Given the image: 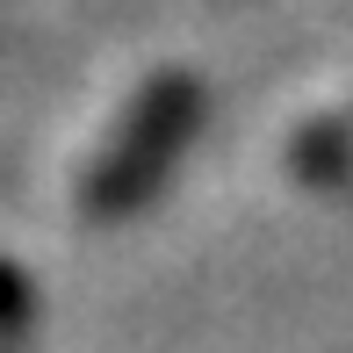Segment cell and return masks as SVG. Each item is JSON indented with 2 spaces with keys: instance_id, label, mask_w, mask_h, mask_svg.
<instances>
[{
  "instance_id": "obj_1",
  "label": "cell",
  "mask_w": 353,
  "mask_h": 353,
  "mask_svg": "<svg viewBox=\"0 0 353 353\" xmlns=\"http://www.w3.org/2000/svg\"><path fill=\"white\" fill-rule=\"evenodd\" d=\"M195 108H202L195 72H159L152 87L137 94V108H130V123L116 130V144H108V152L87 166L79 210H87L94 223L137 210V202L152 195V181L166 173V159L188 144V130H195Z\"/></svg>"
}]
</instances>
